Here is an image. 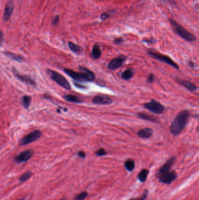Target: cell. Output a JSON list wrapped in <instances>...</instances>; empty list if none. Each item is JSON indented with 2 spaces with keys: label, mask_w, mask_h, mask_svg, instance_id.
Returning a JSON list of instances; mask_svg holds the SVG:
<instances>
[{
  "label": "cell",
  "mask_w": 199,
  "mask_h": 200,
  "mask_svg": "<svg viewBox=\"0 0 199 200\" xmlns=\"http://www.w3.org/2000/svg\"><path fill=\"white\" fill-rule=\"evenodd\" d=\"M148 194H149V191H148V190L145 189V190H144V191H143V194H141V195L140 197H137L133 198H131V199H130V200H145L147 198V197H148Z\"/></svg>",
  "instance_id": "obj_29"
},
{
  "label": "cell",
  "mask_w": 199,
  "mask_h": 200,
  "mask_svg": "<svg viewBox=\"0 0 199 200\" xmlns=\"http://www.w3.org/2000/svg\"><path fill=\"white\" fill-rule=\"evenodd\" d=\"M80 70L84 73L88 77L89 82H92L95 79V74L93 73L92 71L90 70L89 69L84 67H80Z\"/></svg>",
  "instance_id": "obj_19"
},
{
  "label": "cell",
  "mask_w": 199,
  "mask_h": 200,
  "mask_svg": "<svg viewBox=\"0 0 199 200\" xmlns=\"http://www.w3.org/2000/svg\"><path fill=\"white\" fill-rule=\"evenodd\" d=\"M144 42H147V43H150L151 44H153L154 43L156 42V40L154 39V38H151L150 40H143Z\"/></svg>",
  "instance_id": "obj_37"
},
{
  "label": "cell",
  "mask_w": 199,
  "mask_h": 200,
  "mask_svg": "<svg viewBox=\"0 0 199 200\" xmlns=\"http://www.w3.org/2000/svg\"><path fill=\"white\" fill-rule=\"evenodd\" d=\"M64 98L68 102L73 103H81L82 102L81 99H80L79 97L71 94L65 95L64 96Z\"/></svg>",
  "instance_id": "obj_22"
},
{
  "label": "cell",
  "mask_w": 199,
  "mask_h": 200,
  "mask_svg": "<svg viewBox=\"0 0 199 200\" xmlns=\"http://www.w3.org/2000/svg\"><path fill=\"white\" fill-rule=\"evenodd\" d=\"M178 177V174L174 171H170L168 173H165L162 176L158 177V181L161 183L165 184H170L172 182L175 181Z\"/></svg>",
  "instance_id": "obj_8"
},
{
  "label": "cell",
  "mask_w": 199,
  "mask_h": 200,
  "mask_svg": "<svg viewBox=\"0 0 199 200\" xmlns=\"http://www.w3.org/2000/svg\"><path fill=\"white\" fill-rule=\"evenodd\" d=\"M14 75L18 79L22 82H24L26 84L31 85L32 86H35L36 85L35 82L30 77H29L28 76L22 75V74H20L17 73H14Z\"/></svg>",
  "instance_id": "obj_14"
},
{
  "label": "cell",
  "mask_w": 199,
  "mask_h": 200,
  "mask_svg": "<svg viewBox=\"0 0 199 200\" xmlns=\"http://www.w3.org/2000/svg\"><path fill=\"white\" fill-rule=\"evenodd\" d=\"M14 3L13 1H9L8 3L6 5L5 9H4V13L3 15V20L4 22L8 21L14 11Z\"/></svg>",
  "instance_id": "obj_13"
},
{
  "label": "cell",
  "mask_w": 199,
  "mask_h": 200,
  "mask_svg": "<svg viewBox=\"0 0 199 200\" xmlns=\"http://www.w3.org/2000/svg\"><path fill=\"white\" fill-rule=\"evenodd\" d=\"M42 135V133L39 130L34 131L31 133H30L29 134H28L26 137H23L21 140L19 142V145L21 146H24L29 144L40 139Z\"/></svg>",
  "instance_id": "obj_6"
},
{
  "label": "cell",
  "mask_w": 199,
  "mask_h": 200,
  "mask_svg": "<svg viewBox=\"0 0 199 200\" xmlns=\"http://www.w3.org/2000/svg\"><path fill=\"white\" fill-rule=\"evenodd\" d=\"M112 12H113V11H109V12H103V14H102L100 15V18L101 20H102V21H105V20L108 19L109 17H111V15L112 14H113L115 13V12H112Z\"/></svg>",
  "instance_id": "obj_30"
},
{
  "label": "cell",
  "mask_w": 199,
  "mask_h": 200,
  "mask_svg": "<svg viewBox=\"0 0 199 200\" xmlns=\"http://www.w3.org/2000/svg\"><path fill=\"white\" fill-rule=\"evenodd\" d=\"M32 173L31 172H25L22 175H21V177H19V182H26L32 177Z\"/></svg>",
  "instance_id": "obj_28"
},
{
  "label": "cell",
  "mask_w": 199,
  "mask_h": 200,
  "mask_svg": "<svg viewBox=\"0 0 199 200\" xmlns=\"http://www.w3.org/2000/svg\"><path fill=\"white\" fill-rule=\"evenodd\" d=\"M190 113L184 109L179 112L173 121L170 127V132L173 136H178L184 130L188 124Z\"/></svg>",
  "instance_id": "obj_1"
},
{
  "label": "cell",
  "mask_w": 199,
  "mask_h": 200,
  "mask_svg": "<svg viewBox=\"0 0 199 200\" xmlns=\"http://www.w3.org/2000/svg\"><path fill=\"white\" fill-rule=\"evenodd\" d=\"M4 42V34L3 32L0 31V46L2 45Z\"/></svg>",
  "instance_id": "obj_35"
},
{
  "label": "cell",
  "mask_w": 199,
  "mask_h": 200,
  "mask_svg": "<svg viewBox=\"0 0 199 200\" xmlns=\"http://www.w3.org/2000/svg\"><path fill=\"white\" fill-rule=\"evenodd\" d=\"M88 197V192L87 191H82L81 193L76 195L73 200H85Z\"/></svg>",
  "instance_id": "obj_27"
},
{
  "label": "cell",
  "mask_w": 199,
  "mask_h": 200,
  "mask_svg": "<svg viewBox=\"0 0 199 200\" xmlns=\"http://www.w3.org/2000/svg\"><path fill=\"white\" fill-rule=\"evenodd\" d=\"M153 131L151 128L145 127V128L140 130L138 132L137 135L141 138L147 139V138H149L151 137L153 135Z\"/></svg>",
  "instance_id": "obj_15"
},
{
  "label": "cell",
  "mask_w": 199,
  "mask_h": 200,
  "mask_svg": "<svg viewBox=\"0 0 199 200\" xmlns=\"http://www.w3.org/2000/svg\"><path fill=\"white\" fill-rule=\"evenodd\" d=\"M59 20H60V18H59V16L58 15H56L54 18L53 19V22H52V24L54 25H56L58 22H59Z\"/></svg>",
  "instance_id": "obj_36"
},
{
  "label": "cell",
  "mask_w": 199,
  "mask_h": 200,
  "mask_svg": "<svg viewBox=\"0 0 199 200\" xmlns=\"http://www.w3.org/2000/svg\"><path fill=\"white\" fill-rule=\"evenodd\" d=\"M47 72L50 75L51 79L58 85L63 87L64 89L70 90L71 89V85L68 80L64 77L63 75L52 70H48Z\"/></svg>",
  "instance_id": "obj_3"
},
{
  "label": "cell",
  "mask_w": 199,
  "mask_h": 200,
  "mask_svg": "<svg viewBox=\"0 0 199 200\" xmlns=\"http://www.w3.org/2000/svg\"><path fill=\"white\" fill-rule=\"evenodd\" d=\"M178 81L182 85H183L185 87H186L189 91H196L197 89V87L195 84L191 83V82H189V81L182 80L180 79H178Z\"/></svg>",
  "instance_id": "obj_16"
},
{
  "label": "cell",
  "mask_w": 199,
  "mask_h": 200,
  "mask_svg": "<svg viewBox=\"0 0 199 200\" xmlns=\"http://www.w3.org/2000/svg\"><path fill=\"white\" fill-rule=\"evenodd\" d=\"M125 167L127 171L131 172L135 168V162L133 159H128L125 162Z\"/></svg>",
  "instance_id": "obj_24"
},
{
  "label": "cell",
  "mask_w": 199,
  "mask_h": 200,
  "mask_svg": "<svg viewBox=\"0 0 199 200\" xmlns=\"http://www.w3.org/2000/svg\"><path fill=\"white\" fill-rule=\"evenodd\" d=\"M65 73H66L68 76L71 77L76 82H89V80L87 76L84 73H78L72 70L69 69H65L64 70Z\"/></svg>",
  "instance_id": "obj_7"
},
{
  "label": "cell",
  "mask_w": 199,
  "mask_h": 200,
  "mask_svg": "<svg viewBox=\"0 0 199 200\" xmlns=\"http://www.w3.org/2000/svg\"><path fill=\"white\" fill-rule=\"evenodd\" d=\"M149 174V170L148 169H143L137 175V179L141 182H144L147 179L148 175Z\"/></svg>",
  "instance_id": "obj_20"
},
{
  "label": "cell",
  "mask_w": 199,
  "mask_h": 200,
  "mask_svg": "<svg viewBox=\"0 0 199 200\" xmlns=\"http://www.w3.org/2000/svg\"><path fill=\"white\" fill-rule=\"evenodd\" d=\"M101 55H102V52L100 46L98 44H95L92 47V50L91 52V57H92V59L96 60L100 59Z\"/></svg>",
  "instance_id": "obj_17"
},
{
  "label": "cell",
  "mask_w": 199,
  "mask_h": 200,
  "mask_svg": "<svg viewBox=\"0 0 199 200\" xmlns=\"http://www.w3.org/2000/svg\"><path fill=\"white\" fill-rule=\"evenodd\" d=\"M31 100H32V98L29 95H25L22 97V103H23V105L24 107L26 109H27L31 103Z\"/></svg>",
  "instance_id": "obj_26"
},
{
  "label": "cell",
  "mask_w": 199,
  "mask_h": 200,
  "mask_svg": "<svg viewBox=\"0 0 199 200\" xmlns=\"http://www.w3.org/2000/svg\"><path fill=\"white\" fill-rule=\"evenodd\" d=\"M24 200V198H21V199H18V200Z\"/></svg>",
  "instance_id": "obj_40"
},
{
  "label": "cell",
  "mask_w": 199,
  "mask_h": 200,
  "mask_svg": "<svg viewBox=\"0 0 199 200\" xmlns=\"http://www.w3.org/2000/svg\"><path fill=\"white\" fill-rule=\"evenodd\" d=\"M175 161L176 158L175 157H171L169 160H168L158 170V173H156V178L159 177L160 176L165 173H168L171 171L172 166L175 163Z\"/></svg>",
  "instance_id": "obj_9"
},
{
  "label": "cell",
  "mask_w": 199,
  "mask_h": 200,
  "mask_svg": "<svg viewBox=\"0 0 199 200\" xmlns=\"http://www.w3.org/2000/svg\"><path fill=\"white\" fill-rule=\"evenodd\" d=\"M4 53L8 57H9V59H11L13 60H15L16 62L21 63V62H22L24 61L23 57H21L19 55H16V54H14V53H11V52H6Z\"/></svg>",
  "instance_id": "obj_23"
},
{
  "label": "cell",
  "mask_w": 199,
  "mask_h": 200,
  "mask_svg": "<svg viewBox=\"0 0 199 200\" xmlns=\"http://www.w3.org/2000/svg\"><path fill=\"white\" fill-rule=\"evenodd\" d=\"M126 59V56L123 55H120L117 57L113 59L112 61H110L108 65L109 69L114 70L122 67L125 62Z\"/></svg>",
  "instance_id": "obj_10"
},
{
  "label": "cell",
  "mask_w": 199,
  "mask_h": 200,
  "mask_svg": "<svg viewBox=\"0 0 199 200\" xmlns=\"http://www.w3.org/2000/svg\"><path fill=\"white\" fill-rule=\"evenodd\" d=\"M107 154V152L106 151L103 149V148H101V149H100L99 150H98L96 152H95V155L98 156H105Z\"/></svg>",
  "instance_id": "obj_31"
},
{
  "label": "cell",
  "mask_w": 199,
  "mask_h": 200,
  "mask_svg": "<svg viewBox=\"0 0 199 200\" xmlns=\"http://www.w3.org/2000/svg\"><path fill=\"white\" fill-rule=\"evenodd\" d=\"M78 156L80 157V158H82V159H85L87 156V155H86V153L84 152V151H80L78 152Z\"/></svg>",
  "instance_id": "obj_34"
},
{
  "label": "cell",
  "mask_w": 199,
  "mask_h": 200,
  "mask_svg": "<svg viewBox=\"0 0 199 200\" xmlns=\"http://www.w3.org/2000/svg\"><path fill=\"white\" fill-rule=\"evenodd\" d=\"M138 117H140L142 119H144V120L151 121V122H155L156 121V117H155L153 115H151L150 114H148L144 112H141V113L138 114Z\"/></svg>",
  "instance_id": "obj_25"
},
{
  "label": "cell",
  "mask_w": 199,
  "mask_h": 200,
  "mask_svg": "<svg viewBox=\"0 0 199 200\" xmlns=\"http://www.w3.org/2000/svg\"><path fill=\"white\" fill-rule=\"evenodd\" d=\"M154 80H155V77H154V74L151 73L149 75V76L148 77L147 82L149 83H152L154 82Z\"/></svg>",
  "instance_id": "obj_33"
},
{
  "label": "cell",
  "mask_w": 199,
  "mask_h": 200,
  "mask_svg": "<svg viewBox=\"0 0 199 200\" xmlns=\"http://www.w3.org/2000/svg\"><path fill=\"white\" fill-rule=\"evenodd\" d=\"M134 74V71L133 69H127L122 74V78L125 80H128L131 79Z\"/></svg>",
  "instance_id": "obj_21"
},
{
  "label": "cell",
  "mask_w": 199,
  "mask_h": 200,
  "mask_svg": "<svg viewBox=\"0 0 199 200\" xmlns=\"http://www.w3.org/2000/svg\"><path fill=\"white\" fill-rule=\"evenodd\" d=\"M169 22L174 31L182 39L186 40L188 42H194L197 40L195 35L187 31L185 28L181 26V25H179L173 19H169Z\"/></svg>",
  "instance_id": "obj_2"
},
{
  "label": "cell",
  "mask_w": 199,
  "mask_h": 200,
  "mask_svg": "<svg viewBox=\"0 0 199 200\" xmlns=\"http://www.w3.org/2000/svg\"><path fill=\"white\" fill-rule=\"evenodd\" d=\"M189 64L190 67H193L194 66V64L193 63V62H189Z\"/></svg>",
  "instance_id": "obj_38"
},
{
  "label": "cell",
  "mask_w": 199,
  "mask_h": 200,
  "mask_svg": "<svg viewBox=\"0 0 199 200\" xmlns=\"http://www.w3.org/2000/svg\"><path fill=\"white\" fill-rule=\"evenodd\" d=\"M32 150H27L22 152L14 158V161L17 163H21L28 161L33 156Z\"/></svg>",
  "instance_id": "obj_11"
},
{
  "label": "cell",
  "mask_w": 199,
  "mask_h": 200,
  "mask_svg": "<svg viewBox=\"0 0 199 200\" xmlns=\"http://www.w3.org/2000/svg\"><path fill=\"white\" fill-rule=\"evenodd\" d=\"M92 102L95 104L109 105L113 102V100L106 95H98L93 98Z\"/></svg>",
  "instance_id": "obj_12"
},
{
  "label": "cell",
  "mask_w": 199,
  "mask_h": 200,
  "mask_svg": "<svg viewBox=\"0 0 199 200\" xmlns=\"http://www.w3.org/2000/svg\"><path fill=\"white\" fill-rule=\"evenodd\" d=\"M143 106L145 108L156 114H161L165 109L162 104L154 100H151L150 102L145 103Z\"/></svg>",
  "instance_id": "obj_5"
},
{
  "label": "cell",
  "mask_w": 199,
  "mask_h": 200,
  "mask_svg": "<svg viewBox=\"0 0 199 200\" xmlns=\"http://www.w3.org/2000/svg\"><path fill=\"white\" fill-rule=\"evenodd\" d=\"M68 46L70 49L72 51V52H74L75 54L81 55L83 52V49L81 47L74 44L73 42H69L68 43Z\"/></svg>",
  "instance_id": "obj_18"
},
{
  "label": "cell",
  "mask_w": 199,
  "mask_h": 200,
  "mask_svg": "<svg viewBox=\"0 0 199 200\" xmlns=\"http://www.w3.org/2000/svg\"><path fill=\"white\" fill-rule=\"evenodd\" d=\"M124 42V40L122 37H118V38H116L115 39L113 42L116 45H120L121 44H122Z\"/></svg>",
  "instance_id": "obj_32"
},
{
  "label": "cell",
  "mask_w": 199,
  "mask_h": 200,
  "mask_svg": "<svg viewBox=\"0 0 199 200\" xmlns=\"http://www.w3.org/2000/svg\"><path fill=\"white\" fill-rule=\"evenodd\" d=\"M60 200H66V199H65V198H62Z\"/></svg>",
  "instance_id": "obj_39"
},
{
  "label": "cell",
  "mask_w": 199,
  "mask_h": 200,
  "mask_svg": "<svg viewBox=\"0 0 199 200\" xmlns=\"http://www.w3.org/2000/svg\"><path fill=\"white\" fill-rule=\"evenodd\" d=\"M148 53L151 57L153 59H156L158 60H160L161 62H165V63L168 64L170 66H172L176 69H179V66L171 58H170L169 56L166 55L161 54L159 52H154L153 50H149L148 51Z\"/></svg>",
  "instance_id": "obj_4"
}]
</instances>
